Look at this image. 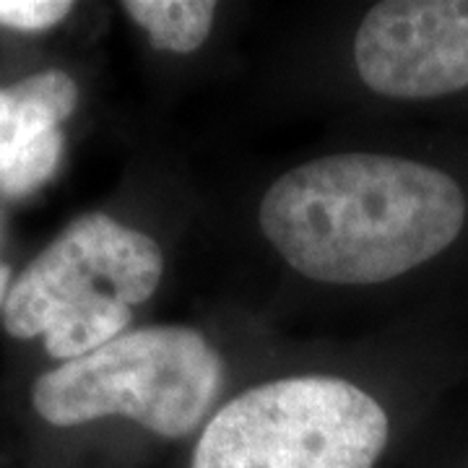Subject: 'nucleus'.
<instances>
[{
  "mask_svg": "<svg viewBox=\"0 0 468 468\" xmlns=\"http://www.w3.org/2000/svg\"><path fill=\"white\" fill-rule=\"evenodd\" d=\"M466 198L451 175L385 154H335L268 187L261 229L302 276L383 284L458 239Z\"/></svg>",
  "mask_w": 468,
  "mask_h": 468,
  "instance_id": "1",
  "label": "nucleus"
},
{
  "mask_svg": "<svg viewBox=\"0 0 468 468\" xmlns=\"http://www.w3.org/2000/svg\"><path fill=\"white\" fill-rule=\"evenodd\" d=\"M162 250L149 234L107 214L76 218L18 273L3 304L14 338H45L58 362L122 335L133 307L162 282Z\"/></svg>",
  "mask_w": 468,
  "mask_h": 468,
  "instance_id": "2",
  "label": "nucleus"
},
{
  "mask_svg": "<svg viewBox=\"0 0 468 468\" xmlns=\"http://www.w3.org/2000/svg\"><path fill=\"white\" fill-rule=\"evenodd\" d=\"M221 383V356L198 331L154 325L48 369L34 383L32 406L55 427L125 417L183 437L201 424Z\"/></svg>",
  "mask_w": 468,
  "mask_h": 468,
  "instance_id": "3",
  "label": "nucleus"
},
{
  "mask_svg": "<svg viewBox=\"0 0 468 468\" xmlns=\"http://www.w3.org/2000/svg\"><path fill=\"white\" fill-rule=\"evenodd\" d=\"M388 414L354 383L289 378L258 385L206 424L190 468H375Z\"/></svg>",
  "mask_w": 468,
  "mask_h": 468,
  "instance_id": "4",
  "label": "nucleus"
},
{
  "mask_svg": "<svg viewBox=\"0 0 468 468\" xmlns=\"http://www.w3.org/2000/svg\"><path fill=\"white\" fill-rule=\"evenodd\" d=\"M362 81L393 100H435L468 86V0H388L354 39Z\"/></svg>",
  "mask_w": 468,
  "mask_h": 468,
  "instance_id": "5",
  "label": "nucleus"
},
{
  "mask_svg": "<svg viewBox=\"0 0 468 468\" xmlns=\"http://www.w3.org/2000/svg\"><path fill=\"white\" fill-rule=\"evenodd\" d=\"M79 86L63 70H45L0 86V193L27 198L50 183L63 159V122Z\"/></svg>",
  "mask_w": 468,
  "mask_h": 468,
  "instance_id": "6",
  "label": "nucleus"
},
{
  "mask_svg": "<svg viewBox=\"0 0 468 468\" xmlns=\"http://www.w3.org/2000/svg\"><path fill=\"white\" fill-rule=\"evenodd\" d=\"M122 11L149 34L156 50L180 55L201 48L217 16L208 0H128Z\"/></svg>",
  "mask_w": 468,
  "mask_h": 468,
  "instance_id": "7",
  "label": "nucleus"
},
{
  "mask_svg": "<svg viewBox=\"0 0 468 468\" xmlns=\"http://www.w3.org/2000/svg\"><path fill=\"white\" fill-rule=\"evenodd\" d=\"M73 3L66 0H0V27L16 32H48L66 21Z\"/></svg>",
  "mask_w": 468,
  "mask_h": 468,
  "instance_id": "8",
  "label": "nucleus"
},
{
  "mask_svg": "<svg viewBox=\"0 0 468 468\" xmlns=\"http://www.w3.org/2000/svg\"><path fill=\"white\" fill-rule=\"evenodd\" d=\"M0 237H3V224H0Z\"/></svg>",
  "mask_w": 468,
  "mask_h": 468,
  "instance_id": "9",
  "label": "nucleus"
}]
</instances>
